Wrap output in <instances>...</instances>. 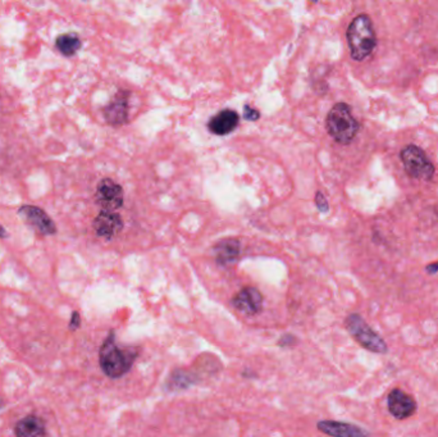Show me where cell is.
I'll return each mask as SVG.
<instances>
[{"label": "cell", "mask_w": 438, "mask_h": 437, "mask_svg": "<svg viewBox=\"0 0 438 437\" xmlns=\"http://www.w3.org/2000/svg\"><path fill=\"white\" fill-rule=\"evenodd\" d=\"M137 355H139L137 347L122 349L117 345L114 331H111L100 347V367L108 377L120 378L132 368Z\"/></svg>", "instance_id": "1"}, {"label": "cell", "mask_w": 438, "mask_h": 437, "mask_svg": "<svg viewBox=\"0 0 438 437\" xmlns=\"http://www.w3.org/2000/svg\"><path fill=\"white\" fill-rule=\"evenodd\" d=\"M244 116L248 121H256L259 120L261 113L258 112L254 108H251V106H244Z\"/></svg>", "instance_id": "18"}, {"label": "cell", "mask_w": 438, "mask_h": 437, "mask_svg": "<svg viewBox=\"0 0 438 437\" xmlns=\"http://www.w3.org/2000/svg\"><path fill=\"white\" fill-rule=\"evenodd\" d=\"M240 117L239 114L232 109H225L217 113L212 120L208 123V128L211 133L219 136H226V135L234 133V130L239 126Z\"/></svg>", "instance_id": "12"}, {"label": "cell", "mask_w": 438, "mask_h": 437, "mask_svg": "<svg viewBox=\"0 0 438 437\" xmlns=\"http://www.w3.org/2000/svg\"><path fill=\"white\" fill-rule=\"evenodd\" d=\"M330 136L339 144L347 145L359 133V122L353 118L351 108L346 103H337L332 106L325 120Z\"/></svg>", "instance_id": "3"}, {"label": "cell", "mask_w": 438, "mask_h": 437, "mask_svg": "<svg viewBox=\"0 0 438 437\" xmlns=\"http://www.w3.org/2000/svg\"><path fill=\"white\" fill-rule=\"evenodd\" d=\"M427 271H428V273H436L438 271V263H434V264H430L428 267H427Z\"/></svg>", "instance_id": "22"}, {"label": "cell", "mask_w": 438, "mask_h": 437, "mask_svg": "<svg viewBox=\"0 0 438 437\" xmlns=\"http://www.w3.org/2000/svg\"><path fill=\"white\" fill-rule=\"evenodd\" d=\"M295 343H296V338H294L292 335H284V336L280 340V345L281 346L295 345Z\"/></svg>", "instance_id": "20"}, {"label": "cell", "mask_w": 438, "mask_h": 437, "mask_svg": "<svg viewBox=\"0 0 438 437\" xmlns=\"http://www.w3.org/2000/svg\"><path fill=\"white\" fill-rule=\"evenodd\" d=\"M195 382H196L195 376L190 374L189 371L177 369L175 372H172L170 380L167 381V388L170 391H181L194 385Z\"/></svg>", "instance_id": "16"}, {"label": "cell", "mask_w": 438, "mask_h": 437, "mask_svg": "<svg viewBox=\"0 0 438 437\" xmlns=\"http://www.w3.org/2000/svg\"><path fill=\"white\" fill-rule=\"evenodd\" d=\"M389 413L397 419H406L413 416L417 410V402L410 396L405 394L403 390H392L387 398Z\"/></svg>", "instance_id": "8"}, {"label": "cell", "mask_w": 438, "mask_h": 437, "mask_svg": "<svg viewBox=\"0 0 438 437\" xmlns=\"http://www.w3.org/2000/svg\"><path fill=\"white\" fill-rule=\"evenodd\" d=\"M214 252L218 264L228 266L237 259L240 254V242L236 239L222 240L214 247Z\"/></svg>", "instance_id": "15"}, {"label": "cell", "mask_w": 438, "mask_h": 437, "mask_svg": "<svg viewBox=\"0 0 438 437\" xmlns=\"http://www.w3.org/2000/svg\"><path fill=\"white\" fill-rule=\"evenodd\" d=\"M346 36L351 56L358 62L370 56L377 45L375 27L367 14H361L353 18L347 28Z\"/></svg>", "instance_id": "2"}, {"label": "cell", "mask_w": 438, "mask_h": 437, "mask_svg": "<svg viewBox=\"0 0 438 437\" xmlns=\"http://www.w3.org/2000/svg\"><path fill=\"white\" fill-rule=\"evenodd\" d=\"M318 430L331 437H369L367 431L350 423L320 421Z\"/></svg>", "instance_id": "13"}, {"label": "cell", "mask_w": 438, "mask_h": 437, "mask_svg": "<svg viewBox=\"0 0 438 437\" xmlns=\"http://www.w3.org/2000/svg\"><path fill=\"white\" fill-rule=\"evenodd\" d=\"M123 228V221L115 211H101L94 221V230L99 238L113 239Z\"/></svg>", "instance_id": "10"}, {"label": "cell", "mask_w": 438, "mask_h": 437, "mask_svg": "<svg viewBox=\"0 0 438 437\" xmlns=\"http://www.w3.org/2000/svg\"><path fill=\"white\" fill-rule=\"evenodd\" d=\"M130 92H122L115 94L113 100L104 109V117L106 122L112 126L125 125L128 117V106H130Z\"/></svg>", "instance_id": "11"}, {"label": "cell", "mask_w": 438, "mask_h": 437, "mask_svg": "<svg viewBox=\"0 0 438 437\" xmlns=\"http://www.w3.org/2000/svg\"><path fill=\"white\" fill-rule=\"evenodd\" d=\"M315 204L318 207L319 211L322 213L328 211V202L325 199V195L322 192H317V197H315Z\"/></svg>", "instance_id": "19"}, {"label": "cell", "mask_w": 438, "mask_h": 437, "mask_svg": "<svg viewBox=\"0 0 438 437\" xmlns=\"http://www.w3.org/2000/svg\"><path fill=\"white\" fill-rule=\"evenodd\" d=\"M17 437H45L46 429L42 418L35 416L25 417L15 426Z\"/></svg>", "instance_id": "14"}, {"label": "cell", "mask_w": 438, "mask_h": 437, "mask_svg": "<svg viewBox=\"0 0 438 437\" xmlns=\"http://www.w3.org/2000/svg\"><path fill=\"white\" fill-rule=\"evenodd\" d=\"M345 326L350 335L369 352L386 354L389 350L384 340L359 314H350L345 321Z\"/></svg>", "instance_id": "4"}, {"label": "cell", "mask_w": 438, "mask_h": 437, "mask_svg": "<svg viewBox=\"0 0 438 437\" xmlns=\"http://www.w3.org/2000/svg\"><path fill=\"white\" fill-rule=\"evenodd\" d=\"M80 324H81V317H80V314H78L77 312H73V314H72L71 318V324H70V328L71 330H77L78 327H80Z\"/></svg>", "instance_id": "21"}, {"label": "cell", "mask_w": 438, "mask_h": 437, "mask_svg": "<svg viewBox=\"0 0 438 437\" xmlns=\"http://www.w3.org/2000/svg\"><path fill=\"white\" fill-rule=\"evenodd\" d=\"M401 161L406 173L413 178L430 181L434 175V167L423 150L415 145H408L401 152Z\"/></svg>", "instance_id": "5"}, {"label": "cell", "mask_w": 438, "mask_h": 437, "mask_svg": "<svg viewBox=\"0 0 438 437\" xmlns=\"http://www.w3.org/2000/svg\"><path fill=\"white\" fill-rule=\"evenodd\" d=\"M123 189L111 178H104L96 187L95 200L103 211H114L123 205Z\"/></svg>", "instance_id": "6"}, {"label": "cell", "mask_w": 438, "mask_h": 437, "mask_svg": "<svg viewBox=\"0 0 438 437\" xmlns=\"http://www.w3.org/2000/svg\"><path fill=\"white\" fill-rule=\"evenodd\" d=\"M18 214L27 225L42 235H53L57 233L54 221L40 208L34 205H23L20 208Z\"/></svg>", "instance_id": "7"}, {"label": "cell", "mask_w": 438, "mask_h": 437, "mask_svg": "<svg viewBox=\"0 0 438 437\" xmlns=\"http://www.w3.org/2000/svg\"><path fill=\"white\" fill-rule=\"evenodd\" d=\"M7 236V233H6V230L3 228V226L0 225V238H6Z\"/></svg>", "instance_id": "23"}, {"label": "cell", "mask_w": 438, "mask_h": 437, "mask_svg": "<svg viewBox=\"0 0 438 437\" xmlns=\"http://www.w3.org/2000/svg\"><path fill=\"white\" fill-rule=\"evenodd\" d=\"M56 44L58 50L65 56L76 54V51L81 48V40L76 34H63L58 36Z\"/></svg>", "instance_id": "17"}, {"label": "cell", "mask_w": 438, "mask_h": 437, "mask_svg": "<svg viewBox=\"0 0 438 437\" xmlns=\"http://www.w3.org/2000/svg\"><path fill=\"white\" fill-rule=\"evenodd\" d=\"M234 308L249 316H255L262 312V293L255 288L248 286L240 290L232 299Z\"/></svg>", "instance_id": "9"}]
</instances>
